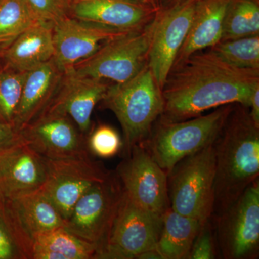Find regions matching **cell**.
I'll return each mask as SVG.
<instances>
[{
    "label": "cell",
    "mask_w": 259,
    "mask_h": 259,
    "mask_svg": "<svg viewBox=\"0 0 259 259\" xmlns=\"http://www.w3.org/2000/svg\"><path fill=\"white\" fill-rule=\"evenodd\" d=\"M258 88L259 71L238 69L199 51L171 69L162 89L160 117L182 121L224 105L248 107Z\"/></svg>",
    "instance_id": "cell-1"
},
{
    "label": "cell",
    "mask_w": 259,
    "mask_h": 259,
    "mask_svg": "<svg viewBox=\"0 0 259 259\" xmlns=\"http://www.w3.org/2000/svg\"><path fill=\"white\" fill-rule=\"evenodd\" d=\"M213 147L215 175L212 215L218 217L258 180L259 126L252 120L248 107L234 105Z\"/></svg>",
    "instance_id": "cell-2"
},
{
    "label": "cell",
    "mask_w": 259,
    "mask_h": 259,
    "mask_svg": "<svg viewBox=\"0 0 259 259\" xmlns=\"http://www.w3.org/2000/svg\"><path fill=\"white\" fill-rule=\"evenodd\" d=\"M101 102L120 122L125 156L135 146L144 144L163 112L161 89L147 64L125 82L110 83Z\"/></svg>",
    "instance_id": "cell-3"
},
{
    "label": "cell",
    "mask_w": 259,
    "mask_h": 259,
    "mask_svg": "<svg viewBox=\"0 0 259 259\" xmlns=\"http://www.w3.org/2000/svg\"><path fill=\"white\" fill-rule=\"evenodd\" d=\"M234 105L219 107L207 115L185 120L159 117L143 145L168 175L181 160L214 143Z\"/></svg>",
    "instance_id": "cell-4"
},
{
    "label": "cell",
    "mask_w": 259,
    "mask_h": 259,
    "mask_svg": "<svg viewBox=\"0 0 259 259\" xmlns=\"http://www.w3.org/2000/svg\"><path fill=\"white\" fill-rule=\"evenodd\" d=\"M215 159L212 144L181 160L168 175V194L173 210L204 224L214 207Z\"/></svg>",
    "instance_id": "cell-5"
},
{
    "label": "cell",
    "mask_w": 259,
    "mask_h": 259,
    "mask_svg": "<svg viewBox=\"0 0 259 259\" xmlns=\"http://www.w3.org/2000/svg\"><path fill=\"white\" fill-rule=\"evenodd\" d=\"M153 28L154 20L141 30L110 40L93 55L75 64L73 71L94 79L125 82L147 64Z\"/></svg>",
    "instance_id": "cell-6"
},
{
    "label": "cell",
    "mask_w": 259,
    "mask_h": 259,
    "mask_svg": "<svg viewBox=\"0 0 259 259\" xmlns=\"http://www.w3.org/2000/svg\"><path fill=\"white\" fill-rule=\"evenodd\" d=\"M123 191L117 175L110 173L80 197L65 221L66 230L97 247V258L106 244Z\"/></svg>",
    "instance_id": "cell-7"
},
{
    "label": "cell",
    "mask_w": 259,
    "mask_h": 259,
    "mask_svg": "<svg viewBox=\"0 0 259 259\" xmlns=\"http://www.w3.org/2000/svg\"><path fill=\"white\" fill-rule=\"evenodd\" d=\"M162 218L134 204L123 191L120 205L100 259L139 258L156 250Z\"/></svg>",
    "instance_id": "cell-8"
},
{
    "label": "cell",
    "mask_w": 259,
    "mask_h": 259,
    "mask_svg": "<svg viewBox=\"0 0 259 259\" xmlns=\"http://www.w3.org/2000/svg\"><path fill=\"white\" fill-rule=\"evenodd\" d=\"M217 237L224 258H255L258 256V180L218 216Z\"/></svg>",
    "instance_id": "cell-9"
},
{
    "label": "cell",
    "mask_w": 259,
    "mask_h": 259,
    "mask_svg": "<svg viewBox=\"0 0 259 259\" xmlns=\"http://www.w3.org/2000/svg\"><path fill=\"white\" fill-rule=\"evenodd\" d=\"M46 159L47 177L41 191L65 221L80 197L93 186L106 180L111 173L92 159L90 155Z\"/></svg>",
    "instance_id": "cell-10"
},
{
    "label": "cell",
    "mask_w": 259,
    "mask_h": 259,
    "mask_svg": "<svg viewBox=\"0 0 259 259\" xmlns=\"http://www.w3.org/2000/svg\"><path fill=\"white\" fill-rule=\"evenodd\" d=\"M116 175L130 199L141 208L160 216L169 208L168 175L144 145L131 149Z\"/></svg>",
    "instance_id": "cell-11"
},
{
    "label": "cell",
    "mask_w": 259,
    "mask_h": 259,
    "mask_svg": "<svg viewBox=\"0 0 259 259\" xmlns=\"http://www.w3.org/2000/svg\"><path fill=\"white\" fill-rule=\"evenodd\" d=\"M20 134L32 149L48 159L90 155L87 136L66 113L50 107H46Z\"/></svg>",
    "instance_id": "cell-12"
},
{
    "label": "cell",
    "mask_w": 259,
    "mask_h": 259,
    "mask_svg": "<svg viewBox=\"0 0 259 259\" xmlns=\"http://www.w3.org/2000/svg\"><path fill=\"white\" fill-rule=\"evenodd\" d=\"M197 3L160 8L154 19L147 66L161 90L188 35Z\"/></svg>",
    "instance_id": "cell-13"
},
{
    "label": "cell",
    "mask_w": 259,
    "mask_h": 259,
    "mask_svg": "<svg viewBox=\"0 0 259 259\" xmlns=\"http://www.w3.org/2000/svg\"><path fill=\"white\" fill-rule=\"evenodd\" d=\"M129 32L66 17L53 25L54 59L66 72L107 42Z\"/></svg>",
    "instance_id": "cell-14"
},
{
    "label": "cell",
    "mask_w": 259,
    "mask_h": 259,
    "mask_svg": "<svg viewBox=\"0 0 259 259\" xmlns=\"http://www.w3.org/2000/svg\"><path fill=\"white\" fill-rule=\"evenodd\" d=\"M47 159L20 136L0 151V197L5 199L41 190L47 180Z\"/></svg>",
    "instance_id": "cell-15"
},
{
    "label": "cell",
    "mask_w": 259,
    "mask_h": 259,
    "mask_svg": "<svg viewBox=\"0 0 259 259\" xmlns=\"http://www.w3.org/2000/svg\"><path fill=\"white\" fill-rule=\"evenodd\" d=\"M159 10L135 0H71L69 16L133 32L151 23Z\"/></svg>",
    "instance_id": "cell-16"
},
{
    "label": "cell",
    "mask_w": 259,
    "mask_h": 259,
    "mask_svg": "<svg viewBox=\"0 0 259 259\" xmlns=\"http://www.w3.org/2000/svg\"><path fill=\"white\" fill-rule=\"evenodd\" d=\"M110 83L76 74L72 69L64 73L60 86L47 107L69 116L80 131L88 136L92 129V114L101 102Z\"/></svg>",
    "instance_id": "cell-17"
},
{
    "label": "cell",
    "mask_w": 259,
    "mask_h": 259,
    "mask_svg": "<svg viewBox=\"0 0 259 259\" xmlns=\"http://www.w3.org/2000/svg\"><path fill=\"white\" fill-rule=\"evenodd\" d=\"M64 73L54 58L28 71L14 121L18 132L50 103L57 93Z\"/></svg>",
    "instance_id": "cell-18"
},
{
    "label": "cell",
    "mask_w": 259,
    "mask_h": 259,
    "mask_svg": "<svg viewBox=\"0 0 259 259\" xmlns=\"http://www.w3.org/2000/svg\"><path fill=\"white\" fill-rule=\"evenodd\" d=\"M229 1L199 0L197 2L188 35L181 48L174 66L180 64L194 54L209 49L221 41Z\"/></svg>",
    "instance_id": "cell-19"
},
{
    "label": "cell",
    "mask_w": 259,
    "mask_h": 259,
    "mask_svg": "<svg viewBox=\"0 0 259 259\" xmlns=\"http://www.w3.org/2000/svg\"><path fill=\"white\" fill-rule=\"evenodd\" d=\"M54 57L53 24L37 22L3 53V64L28 71Z\"/></svg>",
    "instance_id": "cell-20"
},
{
    "label": "cell",
    "mask_w": 259,
    "mask_h": 259,
    "mask_svg": "<svg viewBox=\"0 0 259 259\" xmlns=\"http://www.w3.org/2000/svg\"><path fill=\"white\" fill-rule=\"evenodd\" d=\"M5 199L32 239L39 233L65 226L64 218L41 190Z\"/></svg>",
    "instance_id": "cell-21"
},
{
    "label": "cell",
    "mask_w": 259,
    "mask_h": 259,
    "mask_svg": "<svg viewBox=\"0 0 259 259\" xmlns=\"http://www.w3.org/2000/svg\"><path fill=\"white\" fill-rule=\"evenodd\" d=\"M204 224L169 207L162 218V228L156 244L161 259L188 258L194 240Z\"/></svg>",
    "instance_id": "cell-22"
},
{
    "label": "cell",
    "mask_w": 259,
    "mask_h": 259,
    "mask_svg": "<svg viewBox=\"0 0 259 259\" xmlns=\"http://www.w3.org/2000/svg\"><path fill=\"white\" fill-rule=\"evenodd\" d=\"M97 248L64 227L34 236L32 259H96Z\"/></svg>",
    "instance_id": "cell-23"
},
{
    "label": "cell",
    "mask_w": 259,
    "mask_h": 259,
    "mask_svg": "<svg viewBox=\"0 0 259 259\" xmlns=\"http://www.w3.org/2000/svg\"><path fill=\"white\" fill-rule=\"evenodd\" d=\"M32 243L7 199L0 197V259H32Z\"/></svg>",
    "instance_id": "cell-24"
},
{
    "label": "cell",
    "mask_w": 259,
    "mask_h": 259,
    "mask_svg": "<svg viewBox=\"0 0 259 259\" xmlns=\"http://www.w3.org/2000/svg\"><path fill=\"white\" fill-rule=\"evenodd\" d=\"M255 35H259V0H230L221 40Z\"/></svg>",
    "instance_id": "cell-25"
},
{
    "label": "cell",
    "mask_w": 259,
    "mask_h": 259,
    "mask_svg": "<svg viewBox=\"0 0 259 259\" xmlns=\"http://www.w3.org/2000/svg\"><path fill=\"white\" fill-rule=\"evenodd\" d=\"M207 51L233 67L259 71V35L221 40Z\"/></svg>",
    "instance_id": "cell-26"
},
{
    "label": "cell",
    "mask_w": 259,
    "mask_h": 259,
    "mask_svg": "<svg viewBox=\"0 0 259 259\" xmlns=\"http://www.w3.org/2000/svg\"><path fill=\"white\" fill-rule=\"evenodd\" d=\"M37 22L25 0H0V52Z\"/></svg>",
    "instance_id": "cell-27"
},
{
    "label": "cell",
    "mask_w": 259,
    "mask_h": 259,
    "mask_svg": "<svg viewBox=\"0 0 259 259\" xmlns=\"http://www.w3.org/2000/svg\"><path fill=\"white\" fill-rule=\"evenodd\" d=\"M28 71L0 66V120L14 125L15 116Z\"/></svg>",
    "instance_id": "cell-28"
},
{
    "label": "cell",
    "mask_w": 259,
    "mask_h": 259,
    "mask_svg": "<svg viewBox=\"0 0 259 259\" xmlns=\"http://www.w3.org/2000/svg\"><path fill=\"white\" fill-rule=\"evenodd\" d=\"M89 151L102 158H110L119 153L122 141L115 129L107 125H100L90 131L87 136Z\"/></svg>",
    "instance_id": "cell-29"
},
{
    "label": "cell",
    "mask_w": 259,
    "mask_h": 259,
    "mask_svg": "<svg viewBox=\"0 0 259 259\" xmlns=\"http://www.w3.org/2000/svg\"><path fill=\"white\" fill-rule=\"evenodd\" d=\"M38 21L51 23L69 16L71 0H25Z\"/></svg>",
    "instance_id": "cell-30"
},
{
    "label": "cell",
    "mask_w": 259,
    "mask_h": 259,
    "mask_svg": "<svg viewBox=\"0 0 259 259\" xmlns=\"http://www.w3.org/2000/svg\"><path fill=\"white\" fill-rule=\"evenodd\" d=\"M209 221L204 223L196 237L188 259H212L215 258L214 243Z\"/></svg>",
    "instance_id": "cell-31"
},
{
    "label": "cell",
    "mask_w": 259,
    "mask_h": 259,
    "mask_svg": "<svg viewBox=\"0 0 259 259\" xmlns=\"http://www.w3.org/2000/svg\"><path fill=\"white\" fill-rule=\"evenodd\" d=\"M20 138V132L13 124L0 120V151L14 144Z\"/></svg>",
    "instance_id": "cell-32"
},
{
    "label": "cell",
    "mask_w": 259,
    "mask_h": 259,
    "mask_svg": "<svg viewBox=\"0 0 259 259\" xmlns=\"http://www.w3.org/2000/svg\"><path fill=\"white\" fill-rule=\"evenodd\" d=\"M249 114L252 120L257 126H259V88L255 89L250 99Z\"/></svg>",
    "instance_id": "cell-33"
},
{
    "label": "cell",
    "mask_w": 259,
    "mask_h": 259,
    "mask_svg": "<svg viewBox=\"0 0 259 259\" xmlns=\"http://www.w3.org/2000/svg\"><path fill=\"white\" fill-rule=\"evenodd\" d=\"M198 1L199 0H160L159 6L161 9H166V8H173L178 5Z\"/></svg>",
    "instance_id": "cell-34"
},
{
    "label": "cell",
    "mask_w": 259,
    "mask_h": 259,
    "mask_svg": "<svg viewBox=\"0 0 259 259\" xmlns=\"http://www.w3.org/2000/svg\"><path fill=\"white\" fill-rule=\"evenodd\" d=\"M135 1L139 2V3H144V4L152 5V6L160 8L159 4H158L157 0H135Z\"/></svg>",
    "instance_id": "cell-35"
},
{
    "label": "cell",
    "mask_w": 259,
    "mask_h": 259,
    "mask_svg": "<svg viewBox=\"0 0 259 259\" xmlns=\"http://www.w3.org/2000/svg\"><path fill=\"white\" fill-rule=\"evenodd\" d=\"M3 64V53L0 52V66Z\"/></svg>",
    "instance_id": "cell-36"
},
{
    "label": "cell",
    "mask_w": 259,
    "mask_h": 259,
    "mask_svg": "<svg viewBox=\"0 0 259 259\" xmlns=\"http://www.w3.org/2000/svg\"><path fill=\"white\" fill-rule=\"evenodd\" d=\"M157 2H158V4H159L160 0H157Z\"/></svg>",
    "instance_id": "cell-37"
}]
</instances>
